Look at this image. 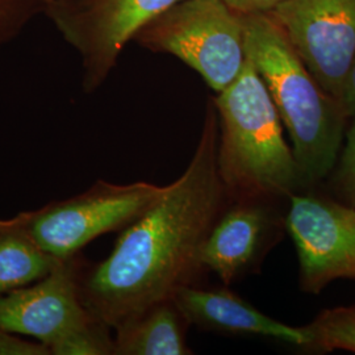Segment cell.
<instances>
[{
  "mask_svg": "<svg viewBox=\"0 0 355 355\" xmlns=\"http://www.w3.org/2000/svg\"><path fill=\"white\" fill-rule=\"evenodd\" d=\"M217 140L218 123L212 114L182 175L121 230L105 259L82 268L83 303L112 329L152 305L174 299L207 272L204 245L229 203L217 171Z\"/></svg>",
  "mask_w": 355,
  "mask_h": 355,
  "instance_id": "6da1fadb",
  "label": "cell"
},
{
  "mask_svg": "<svg viewBox=\"0 0 355 355\" xmlns=\"http://www.w3.org/2000/svg\"><path fill=\"white\" fill-rule=\"evenodd\" d=\"M267 13L321 87L341 103L355 58V0H282Z\"/></svg>",
  "mask_w": 355,
  "mask_h": 355,
  "instance_id": "ba28073f",
  "label": "cell"
},
{
  "mask_svg": "<svg viewBox=\"0 0 355 355\" xmlns=\"http://www.w3.org/2000/svg\"><path fill=\"white\" fill-rule=\"evenodd\" d=\"M0 355H51V352L44 343L28 341L0 328Z\"/></svg>",
  "mask_w": 355,
  "mask_h": 355,
  "instance_id": "ac0fdd59",
  "label": "cell"
},
{
  "mask_svg": "<svg viewBox=\"0 0 355 355\" xmlns=\"http://www.w3.org/2000/svg\"><path fill=\"white\" fill-rule=\"evenodd\" d=\"M166 186L150 182L117 184L98 180L64 200L17 214L38 246L55 258L80 253L103 234L127 228L159 200Z\"/></svg>",
  "mask_w": 355,
  "mask_h": 355,
  "instance_id": "5b68a950",
  "label": "cell"
},
{
  "mask_svg": "<svg viewBox=\"0 0 355 355\" xmlns=\"http://www.w3.org/2000/svg\"><path fill=\"white\" fill-rule=\"evenodd\" d=\"M246 57L263 79L291 139L304 190L333 171L343 149L341 103L321 87L270 13L242 15Z\"/></svg>",
  "mask_w": 355,
  "mask_h": 355,
  "instance_id": "7a4b0ae2",
  "label": "cell"
},
{
  "mask_svg": "<svg viewBox=\"0 0 355 355\" xmlns=\"http://www.w3.org/2000/svg\"><path fill=\"white\" fill-rule=\"evenodd\" d=\"M306 328L311 333L308 350L355 353V304L325 309Z\"/></svg>",
  "mask_w": 355,
  "mask_h": 355,
  "instance_id": "5bb4252c",
  "label": "cell"
},
{
  "mask_svg": "<svg viewBox=\"0 0 355 355\" xmlns=\"http://www.w3.org/2000/svg\"><path fill=\"white\" fill-rule=\"evenodd\" d=\"M45 1L0 0V45L16 37L38 12H42Z\"/></svg>",
  "mask_w": 355,
  "mask_h": 355,
  "instance_id": "2e32d148",
  "label": "cell"
},
{
  "mask_svg": "<svg viewBox=\"0 0 355 355\" xmlns=\"http://www.w3.org/2000/svg\"><path fill=\"white\" fill-rule=\"evenodd\" d=\"M341 105L347 117L355 116V58L349 71L347 79L345 82L343 96H341Z\"/></svg>",
  "mask_w": 355,
  "mask_h": 355,
  "instance_id": "ffe728a7",
  "label": "cell"
},
{
  "mask_svg": "<svg viewBox=\"0 0 355 355\" xmlns=\"http://www.w3.org/2000/svg\"><path fill=\"white\" fill-rule=\"evenodd\" d=\"M60 259L38 246L19 216L0 218V297L45 278Z\"/></svg>",
  "mask_w": 355,
  "mask_h": 355,
  "instance_id": "4fadbf2b",
  "label": "cell"
},
{
  "mask_svg": "<svg viewBox=\"0 0 355 355\" xmlns=\"http://www.w3.org/2000/svg\"><path fill=\"white\" fill-rule=\"evenodd\" d=\"M282 202H229L204 245L205 270L214 272L225 286L259 272L267 254L287 232Z\"/></svg>",
  "mask_w": 355,
  "mask_h": 355,
  "instance_id": "30bf717a",
  "label": "cell"
},
{
  "mask_svg": "<svg viewBox=\"0 0 355 355\" xmlns=\"http://www.w3.org/2000/svg\"><path fill=\"white\" fill-rule=\"evenodd\" d=\"M331 173L333 189L340 200L355 208V120L346 133V144Z\"/></svg>",
  "mask_w": 355,
  "mask_h": 355,
  "instance_id": "e0dca14e",
  "label": "cell"
},
{
  "mask_svg": "<svg viewBox=\"0 0 355 355\" xmlns=\"http://www.w3.org/2000/svg\"><path fill=\"white\" fill-rule=\"evenodd\" d=\"M215 107L217 171L229 202L286 200L304 190L279 112L249 60L237 79L218 92Z\"/></svg>",
  "mask_w": 355,
  "mask_h": 355,
  "instance_id": "3957f363",
  "label": "cell"
},
{
  "mask_svg": "<svg viewBox=\"0 0 355 355\" xmlns=\"http://www.w3.org/2000/svg\"><path fill=\"white\" fill-rule=\"evenodd\" d=\"M80 255L61 258L51 272L0 297V328L48 346L95 320L80 292ZM51 352V350H49Z\"/></svg>",
  "mask_w": 355,
  "mask_h": 355,
  "instance_id": "9c48e42d",
  "label": "cell"
},
{
  "mask_svg": "<svg viewBox=\"0 0 355 355\" xmlns=\"http://www.w3.org/2000/svg\"><path fill=\"white\" fill-rule=\"evenodd\" d=\"M182 0H46L44 11L83 66V89L94 91L128 42Z\"/></svg>",
  "mask_w": 355,
  "mask_h": 355,
  "instance_id": "8992f818",
  "label": "cell"
},
{
  "mask_svg": "<svg viewBox=\"0 0 355 355\" xmlns=\"http://www.w3.org/2000/svg\"><path fill=\"white\" fill-rule=\"evenodd\" d=\"M286 229L299 258L303 291L318 295L334 280H355L354 207L297 191L288 198Z\"/></svg>",
  "mask_w": 355,
  "mask_h": 355,
  "instance_id": "52a82bcc",
  "label": "cell"
},
{
  "mask_svg": "<svg viewBox=\"0 0 355 355\" xmlns=\"http://www.w3.org/2000/svg\"><path fill=\"white\" fill-rule=\"evenodd\" d=\"M137 38L148 48L175 55L217 94L237 79L248 60L242 15L224 0H182Z\"/></svg>",
  "mask_w": 355,
  "mask_h": 355,
  "instance_id": "277c9868",
  "label": "cell"
},
{
  "mask_svg": "<svg viewBox=\"0 0 355 355\" xmlns=\"http://www.w3.org/2000/svg\"><path fill=\"white\" fill-rule=\"evenodd\" d=\"M229 286L204 288L199 284L177 292L174 302L191 325L229 336L262 337L308 350L311 333L270 318L232 291Z\"/></svg>",
  "mask_w": 355,
  "mask_h": 355,
  "instance_id": "8fae6325",
  "label": "cell"
},
{
  "mask_svg": "<svg viewBox=\"0 0 355 355\" xmlns=\"http://www.w3.org/2000/svg\"><path fill=\"white\" fill-rule=\"evenodd\" d=\"M229 7L240 13V15H250V13L270 12L282 0H224Z\"/></svg>",
  "mask_w": 355,
  "mask_h": 355,
  "instance_id": "d6986e66",
  "label": "cell"
},
{
  "mask_svg": "<svg viewBox=\"0 0 355 355\" xmlns=\"http://www.w3.org/2000/svg\"><path fill=\"white\" fill-rule=\"evenodd\" d=\"M111 329V327L95 318L51 345V355H114Z\"/></svg>",
  "mask_w": 355,
  "mask_h": 355,
  "instance_id": "9a60e30c",
  "label": "cell"
},
{
  "mask_svg": "<svg viewBox=\"0 0 355 355\" xmlns=\"http://www.w3.org/2000/svg\"><path fill=\"white\" fill-rule=\"evenodd\" d=\"M191 324L174 299L152 305L114 328V355H190Z\"/></svg>",
  "mask_w": 355,
  "mask_h": 355,
  "instance_id": "7c38bea8",
  "label": "cell"
}]
</instances>
